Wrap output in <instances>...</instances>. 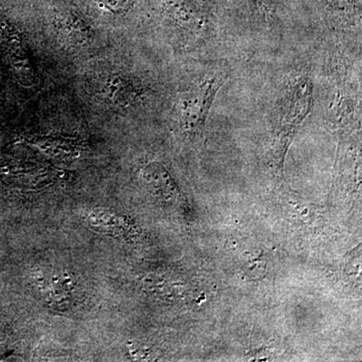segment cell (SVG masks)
<instances>
[{"mask_svg": "<svg viewBox=\"0 0 362 362\" xmlns=\"http://www.w3.org/2000/svg\"><path fill=\"white\" fill-rule=\"evenodd\" d=\"M313 106V86L308 78H301L286 93L279 107L272 132V166L276 175L284 173L288 149Z\"/></svg>", "mask_w": 362, "mask_h": 362, "instance_id": "obj_1", "label": "cell"}, {"mask_svg": "<svg viewBox=\"0 0 362 362\" xmlns=\"http://www.w3.org/2000/svg\"><path fill=\"white\" fill-rule=\"evenodd\" d=\"M223 84L221 77H213L201 85L182 93L177 100V113L181 127L190 138L201 136L218 90Z\"/></svg>", "mask_w": 362, "mask_h": 362, "instance_id": "obj_2", "label": "cell"}, {"mask_svg": "<svg viewBox=\"0 0 362 362\" xmlns=\"http://www.w3.org/2000/svg\"><path fill=\"white\" fill-rule=\"evenodd\" d=\"M33 278L45 301L57 308L66 306L73 291L71 278L66 274H51L42 270L35 274Z\"/></svg>", "mask_w": 362, "mask_h": 362, "instance_id": "obj_3", "label": "cell"}, {"mask_svg": "<svg viewBox=\"0 0 362 362\" xmlns=\"http://www.w3.org/2000/svg\"><path fill=\"white\" fill-rule=\"evenodd\" d=\"M87 223L93 230L112 237L131 239L137 235L134 223H131L130 218L106 209H93L88 214Z\"/></svg>", "mask_w": 362, "mask_h": 362, "instance_id": "obj_4", "label": "cell"}, {"mask_svg": "<svg viewBox=\"0 0 362 362\" xmlns=\"http://www.w3.org/2000/svg\"><path fill=\"white\" fill-rule=\"evenodd\" d=\"M141 180L152 194L164 201H173L180 195V190L173 176L169 175L165 168L156 162L142 169Z\"/></svg>", "mask_w": 362, "mask_h": 362, "instance_id": "obj_5", "label": "cell"}, {"mask_svg": "<svg viewBox=\"0 0 362 362\" xmlns=\"http://www.w3.org/2000/svg\"><path fill=\"white\" fill-rule=\"evenodd\" d=\"M267 269L266 262L263 259H250L244 267L245 277L257 279L263 277Z\"/></svg>", "mask_w": 362, "mask_h": 362, "instance_id": "obj_6", "label": "cell"}, {"mask_svg": "<svg viewBox=\"0 0 362 362\" xmlns=\"http://www.w3.org/2000/svg\"><path fill=\"white\" fill-rule=\"evenodd\" d=\"M330 6L339 13L350 14L356 9L354 0H326Z\"/></svg>", "mask_w": 362, "mask_h": 362, "instance_id": "obj_7", "label": "cell"}, {"mask_svg": "<svg viewBox=\"0 0 362 362\" xmlns=\"http://www.w3.org/2000/svg\"><path fill=\"white\" fill-rule=\"evenodd\" d=\"M261 1L262 4H264V6L268 9V11H273L276 4H277L278 0H261Z\"/></svg>", "mask_w": 362, "mask_h": 362, "instance_id": "obj_8", "label": "cell"}]
</instances>
